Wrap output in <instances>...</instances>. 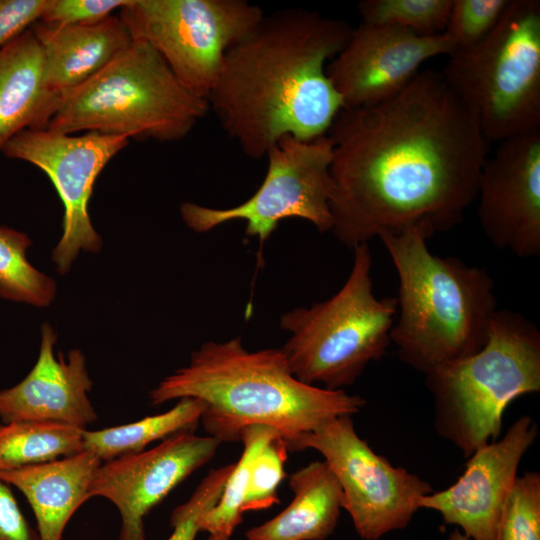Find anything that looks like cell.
<instances>
[{
    "instance_id": "cell-27",
    "label": "cell",
    "mask_w": 540,
    "mask_h": 540,
    "mask_svg": "<svg viewBox=\"0 0 540 540\" xmlns=\"http://www.w3.org/2000/svg\"><path fill=\"white\" fill-rule=\"evenodd\" d=\"M494 540H540V473L517 476L503 507Z\"/></svg>"
},
{
    "instance_id": "cell-13",
    "label": "cell",
    "mask_w": 540,
    "mask_h": 540,
    "mask_svg": "<svg viewBox=\"0 0 540 540\" xmlns=\"http://www.w3.org/2000/svg\"><path fill=\"white\" fill-rule=\"evenodd\" d=\"M475 201L494 247L520 258L540 254V131L498 143L482 166Z\"/></svg>"
},
{
    "instance_id": "cell-6",
    "label": "cell",
    "mask_w": 540,
    "mask_h": 540,
    "mask_svg": "<svg viewBox=\"0 0 540 540\" xmlns=\"http://www.w3.org/2000/svg\"><path fill=\"white\" fill-rule=\"evenodd\" d=\"M208 110V101L190 93L156 50L133 40L64 100L45 129L173 142L185 138Z\"/></svg>"
},
{
    "instance_id": "cell-10",
    "label": "cell",
    "mask_w": 540,
    "mask_h": 540,
    "mask_svg": "<svg viewBox=\"0 0 540 540\" xmlns=\"http://www.w3.org/2000/svg\"><path fill=\"white\" fill-rule=\"evenodd\" d=\"M265 157V178L249 199L230 208L185 202L180 207L185 224L195 232L205 233L242 220L246 235L258 237L261 246L286 218L304 219L321 233L331 231L332 142L328 135L312 140L285 135Z\"/></svg>"
},
{
    "instance_id": "cell-16",
    "label": "cell",
    "mask_w": 540,
    "mask_h": 540,
    "mask_svg": "<svg viewBox=\"0 0 540 540\" xmlns=\"http://www.w3.org/2000/svg\"><path fill=\"white\" fill-rule=\"evenodd\" d=\"M537 435L533 418L519 417L501 439L467 458L465 471L454 484L420 498L419 509L438 512L446 524L461 528L469 540H494L520 462Z\"/></svg>"
},
{
    "instance_id": "cell-29",
    "label": "cell",
    "mask_w": 540,
    "mask_h": 540,
    "mask_svg": "<svg viewBox=\"0 0 540 540\" xmlns=\"http://www.w3.org/2000/svg\"><path fill=\"white\" fill-rule=\"evenodd\" d=\"M288 446L279 435L258 454L252 467L242 511H260L280 503L278 488L286 477Z\"/></svg>"
},
{
    "instance_id": "cell-5",
    "label": "cell",
    "mask_w": 540,
    "mask_h": 540,
    "mask_svg": "<svg viewBox=\"0 0 540 540\" xmlns=\"http://www.w3.org/2000/svg\"><path fill=\"white\" fill-rule=\"evenodd\" d=\"M424 375L437 434L469 458L498 439L514 400L540 391V331L522 314L497 309L479 351Z\"/></svg>"
},
{
    "instance_id": "cell-24",
    "label": "cell",
    "mask_w": 540,
    "mask_h": 540,
    "mask_svg": "<svg viewBox=\"0 0 540 540\" xmlns=\"http://www.w3.org/2000/svg\"><path fill=\"white\" fill-rule=\"evenodd\" d=\"M279 435L281 434L277 430L265 425H252L242 431L241 457L230 472L218 502L202 517L200 531L231 537L243 520L242 507L255 459L262 449Z\"/></svg>"
},
{
    "instance_id": "cell-15",
    "label": "cell",
    "mask_w": 540,
    "mask_h": 540,
    "mask_svg": "<svg viewBox=\"0 0 540 540\" xmlns=\"http://www.w3.org/2000/svg\"><path fill=\"white\" fill-rule=\"evenodd\" d=\"M220 444L208 435L183 432L153 448L102 462L90 497H103L118 509V540H145L144 519L148 513L209 462Z\"/></svg>"
},
{
    "instance_id": "cell-2",
    "label": "cell",
    "mask_w": 540,
    "mask_h": 540,
    "mask_svg": "<svg viewBox=\"0 0 540 540\" xmlns=\"http://www.w3.org/2000/svg\"><path fill=\"white\" fill-rule=\"evenodd\" d=\"M352 31L317 11L280 10L225 52L207 101L246 156L265 157L285 135L328 133L343 103L326 67Z\"/></svg>"
},
{
    "instance_id": "cell-18",
    "label": "cell",
    "mask_w": 540,
    "mask_h": 540,
    "mask_svg": "<svg viewBox=\"0 0 540 540\" xmlns=\"http://www.w3.org/2000/svg\"><path fill=\"white\" fill-rule=\"evenodd\" d=\"M33 30L42 50L43 85L56 111L76 89L123 54L133 38L119 15L89 25H52Z\"/></svg>"
},
{
    "instance_id": "cell-23",
    "label": "cell",
    "mask_w": 540,
    "mask_h": 540,
    "mask_svg": "<svg viewBox=\"0 0 540 540\" xmlns=\"http://www.w3.org/2000/svg\"><path fill=\"white\" fill-rule=\"evenodd\" d=\"M84 430L51 422L1 421L0 472L79 453Z\"/></svg>"
},
{
    "instance_id": "cell-17",
    "label": "cell",
    "mask_w": 540,
    "mask_h": 540,
    "mask_svg": "<svg viewBox=\"0 0 540 540\" xmlns=\"http://www.w3.org/2000/svg\"><path fill=\"white\" fill-rule=\"evenodd\" d=\"M38 359L26 377L13 387L0 390V419L40 421L87 429L98 415L89 399L93 382L80 349L54 355L56 334L41 327Z\"/></svg>"
},
{
    "instance_id": "cell-7",
    "label": "cell",
    "mask_w": 540,
    "mask_h": 540,
    "mask_svg": "<svg viewBox=\"0 0 540 540\" xmlns=\"http://www.w3.org/2000/svg\"><path fill=\"white\" fill-rule=\"evenodd\" d=\"M353 251L350 273L333 296L279 318L280 328L290 333L281 350L303 383L332 390L351 386L391 342L397 299L374 295L368 243Z\"/></svg>"
},
{
    "instance_id": "cell-12",
    "label": "cell",
    "mask_w": 540,
    "mask_h": 540,
    "mask_svg": "<svg viewBox=\"0 0 540 540\" xmlns=\"http://www.w3.org/2000/svg\"><path fill=\"white\" fill-rule=\"evenodd\" d=\"M123 136L96 131L79 135L47 129L23 130L5 145L2 154L42 170L64 207L62 236L52 252L59 273H66L80 250L97 253L102 241L88 211L99 174L128 144Z\"/></svg>"
},
{
    "instance_id": "cell-26",
    "label": "cell",
    "mask_w": 540,
    "mask_h": 540,
    "mask_svg": "<svg viewBox=\"0 0 540 540\" xmlns=\"http://www.w3.org/2000/svg\"><path fill=\"white\" fill-rule=\"evenodd\" d=\"M452 0H364L358 4L361 22L388 25L420 35L445 31Z\"/></svg>"
},
{
    "instance_id": "cell-1",
    "label": "cell",
    "mask_w": 540,
    "mask_h": 540,
    "mask_svg": "<svg viewBox=\"0 0 540 540\" xmlns=\"http://www.w3.org/2000/svg\"><path fill=\"white\" fill-rule=\"evenodd\" d=\"M327 135L331 232L348 248L412 227L430 238L476 199L488 142L442 72L421 70L395 95L341 110Z\"/></svg>"
},
{
    "instance_id": "cell-33",
    "label": "cell",
    "mask_w": 540,
    "mask_h": 540,
    "mask_svg": "<svg viewBox=\"0 0 540 540\" xmlns=\"http://www.w3.org/2000/svg\"><path fill=\"white\" fill-rule=\"evenodd\" d=\"M0 540H39L27 522L10 486L0 479Z\"/></svg>"
},
{
    "instance_id": "cell-25",
    "label": "cell",
    "mask_w": 540,
    "mask_h": 540,
    "mask_svg": "<svg viewBox=\"0 0 540 540\" xmlns=\"http://www.w3.org/2000/svg\"><path fill=\"white\" fill-rule=\"evenodd\" d=\"M30 245L26 233L0 226V298L48 306L54 299L56 284L30 264L26 257Z\"/></svg>"
},
{
    "instance_id": "cell-20",
    "label": "cell",
    "mask_w": 540,
    "mask_h": 540,
    "mask_svg": "<svg viewBox=\"0 0 540 540\" xmlns=\"http://www.w3.org/2000/svg\"><path fill=\"white\" fill-rule=\"evenodd\" d=\"M54 114L41 46L30 28L0 49V153L21 131L45 129Z\"/></svg>"
},
{
    "instance_id": "cell-34",
    "label": "cell",
    "mask_w": 540,
    "mask_h": 540,
    "mask_svg": "<svg viewBox=\"0 0 540 540\" xmlns=\"http://www.w3.org/2000/svg\"><path fill=\"white\" fill-rule=\"evenodd\" d=\"M447 540H469L459 529L453 530L449 535Z\"/></svg>"
},
{
    "instance_id": "cell-32",
    "label": "cell",
    "mask_w": 540,
    "mask_h": 540,
    "mask_svg": "<svg viewBox=\"0 0 540 540\" xmlns=\"http://www.w3.org/2000/svg\"><path fill=\"white\" fill-rule=\"evenodd\" d=\"M46 0H0V49L41 20Z\"/></svg>"
},
{
    "instance_id": "cell-4",
    "label": "cell",
    "mask_w": 540,
    "mask_h": 540,
    "mask_svg": "<svg viewBox=\"0 0 540 540\" xmlns=\"http://www.w3.org/2000/svg\"><path fill=\"white\" fill-rule=\"evenodd\" d=\"M378 238L398 276L390 340L399 358L423 374L479 351L497 311L494 281L484 268L440 257L419 228Z\"/></svg>"
},
{
    "instance_id": "cell-8",
    "label": "cell",
    "mask_w": 540,
    "mask_h": 540,
    "mask_svg": "<svg viewBox=\"0 0 540 540\" xmlns=\"http://www.w3.org/2000/svg\"><path fill=\"white\" fill-rule=\"evenodd\" d=\"M442 74L488 143L540 131V1L510 0L494 30Z\"/></svg>"
},
{
    "instance_id": "cell-28",
    "label": "cell",
    "mask_w": 540,
    "mask_h": 540,
    "mask_svg": "<svg viewBox=\"0 0 540 540\" xmlns=\"http://www.w3.org/2000/svg\"><path fill=\"white\" fill-rule=\"evenodd\" d=\"M510 0H452L444 33L456 51L474 47L498 25Z\"/></svg>"
},
{
    "instance_id": "cell-9",
    "label": "cell",
    "mask_w": 540,
    "mask_h": 540,
    "mask_svg": "<svg viewBox=\"0 0 540 540\" xmlns=\"http://www.w3.org/2000/svg\"><path fill=\"white\" fill-rule=\"evenodd\" d=\"M120 18L149 44L177 80L207 100L225 52L264 17L246 0H128Z\"/></svg>"
},
{
    "instance_id": "cell-3",
    "label": "cell",
    "mask_w": 540,
    "mask_h": 540,
    "mask_svg": "<svg viewBox=\"0 0 540 540\" xmlns=\"http://www.w3.org/2000/svg\"><path fill=\"white\" fill-rule=\"evenodd\" d=\"M152 405L195 398L204 402L201 417L208 436L240 441L252 425L277 430L289 451L322 423L353 416L366 400L343 389H327L298 380L281 348L247 350L240 337L207 341L188 365L166 376L150 391Z\"/></svg>"
},
{
    "instance_id": "cell-19",
    "label": "cell",
    "mask_w": 540,
    "mask_h": 540,
    "mask_svg": "<svg viewBox=\"0 0 540 540\" xmlns=\"http://www.w3.org/2000/svg\"><path fill=\"white\" fill-rule=\"evenodd\" d=\"M102 461L83 450L71 456L0 472L30 504L39 540H62L66 525L90 497Z\"/></svg>"
},
{
    "instance_id": "cell-21",
    "label": "cell",
    "mask_w": 540,
    "mask_h": 540,
    "mask_svg": "<svg viewBox=\"0 0 540 540\" xmlns=\"http://www.w3.org/2000/svg\"><path fill=\"white\" fill-rule=\"evenodd\" d=\"M290 504L265 523L250 528L248 540H325L335 530L342 509L341 487L323 461H312L289 478Z\"/></svg>"
},
{
    "instance_id": "cell-11",
    "label": "cell",
    "mask_w": 540,
    "mask_h": 540,
    "mask_svg": "<svg viewBox=\"0 0 540 540\" xmlns=\"http://www.w3.org/2000/svg\"><path fill=\"white\" fill-rule=\"evenodd\" d=\"M305 449L323 456L341 487L342 509L365 540L404 529L420 498L434 492L426 480L374 452L357 434L352 416L332 418L303 435L295 451Z\"/></svg>"
},
{
    "instance_id": "cell-14",
    "label": "cell",
    "mask_w": 540,
    "mask_h": 540,
    "mask_svg": "<svg viewBox=\"0 0 540 540\" xmlns=\"http://www.w3.org/2000/svg\"><path fill=\"white\" fill-rule=\"evenodd\" d=\"M456 47L443 32L420 35L407 29L361 22L326 74L343 109L370 105L401 91L427 60L451 56Z\"/></svg>"
},
{
    "instance_id": "cell-31",
    "label": "cell",
    "mask_w": 540,
    "mask_h": 540,
    "mask_svg": "<svg viewBox=\"0 0 540 540\" xmlns=\"http://www.w3.org/2000/svg\"><path fill=\"white\" fill-rule=\"evenodd\" d=\"M128 0H46L41 22L52 25L95 24L119 11Z\"/></svg>"
},
{
    "instance_id": "cell-22",
    "label": "cell",
    "mask_w": 540,
    "mask_h": 540,
    "mask_svg": "<svg viewBox=\"0 0 540 540\" xmlns=\"http://www.w3.org/2000/svg\"><path fill=\"white\" fill-rule=\"evenodd\" d=\"M205 409L203 401L181 398L171 409L140 420L103 428L84 430L83 449L102 462L138 453L156 441L183 432H194Z\"/></svg>"
},
{
    "instance_id": "cell-30",
    "label": "cell",
    "mask_w": 540,
    "mask_h": 540,
    "mask_svg": "<svg viewBox=\"0 0 540 540\" xmlns=\"http://www.w3.org/2000/svg\"><path fill=\"white\" fill-rule=\"evenodd\" d=\"M235 463L212 469L190 498L177 506L170 518L173 531L167 540H195L202 517L218 502Z\"/></svg>"
},
{
    "instance_id": "cell-35",
    "label": "cell",
    "mask_w": 540,
    "mask_h": 540,
    "mask_svg": "<svg viewBox=\"0 0 540 540\" xmlns=\"http://www.w3.org/2000/svg\"><path fill=\"white\" fill-rule=\"evenodd\" d=\"M205 540H230V538L222 535L209 534V536Z\"/></svg>"
}]
</instances>
